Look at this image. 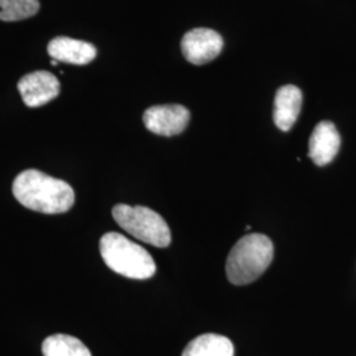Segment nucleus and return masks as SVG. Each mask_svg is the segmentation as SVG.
<instances>
[{
  "mask_svg": "<svg viewBox=\"0 0 356 356\" xmlns=\"http://www.w3.org/2000/svg\"><path fill=\"white\" fill-rule=\"evenodd\" d=\"M184 57L194 65H204L216 60L223 49V38L209 28L189 31L181 41Z\"/></svg>",
  "mask_w": 356,
  "mask_h": 356,
  "instance_id": "obj_6",
  "label": "nucleus"
},
{
  "mask_svg": "<svg viewBox=\"0 0 356 356\" xmlns=\"http://www.w3.org/2000/svg\"><path fill=\"white\" fill-rule=\"evenodd\" d=\"M273 243L263 234L243 236L229 251L226 261L227 279L234 285H247L257 280L273 260Z\"/></svg>",
  "mask_w": 356,
  "mask_h": 356,
  "instance_id": "obj_2",
  "label": "nucleus"
},
{
  "mask_svg": "<svg viewBox=\"0 0 356 356\" xmlns=\"http://www.w3.org/2000/svg\"><path fill=\"white\" fill-rule=\"evenodd\" d=\"M51 65H53V66H57L58 61H57V60H51Z\"/></svg>",
  "mask_w": 356,
  "mask_h": 356,
  "instance_id": "obj_14",
  "label": "nucleus"
},
{
  "mask_svg": "<svg viewBox=\"0 0 356 356\" xmlns=\"http://www.w3.org/2000/svg\"><path fill=\"white\" fill-rule=\"evenodd\" d=\"M302 106V91L297 86L286 85L277 90L275 97L273 120L279 129L286 132L294 126Z\"/></svg>",
  "mask_w": 356,
  "mask_h": 356,
  "instance_id": "obj_10",
  "label": "nucleus"
},
{
  "mask_svg": "<svg viewBox=\"0 0 356 356\" xmlns=\"http://www.w3.org/2000/svg\"><path fill=\"white\" fill-rule=\"evenodd\" d=\"M113 216L122 229L141 242L160 248H165L172 242L165 219L149 207L116 204Z\"/></svg>",
  "mask_w": 356,
  "mask_h": 356,
  "instance_id": "obj_4",
  "label": "nucleus"
},
{
  "mask_svg": "<svg viewBox=\"0 0 356 356\" xmlns=\"http://www.w3.org/2000/svg\"><path fill=\"white\" fill-rule=\"evenodd\" d=\"M13 193L24 207L42 214H63L76 201L74 191L67 182L36 169L24 170L15 178Z\"/></svg>",
  "mask_w": 356,
  "mask_h": 356,
  "instance_id": "obj_1",
  "label": "nucleus"
},
{
  "mask_svg": "<svg viewBox=\"0 0 356 356\" xmlns=\"http://www.w3.org/2000/svg\"><path fill=\"white\" fill-rule=\"evenodd\" d=\"M99 250L106 266L128 279L147 280L156 272V263L149 252L122 234H104Z\"/></svg>",
  "mask_w": 356,
  "mask_h": 356,
  "instance_id": "obj_3",
  "label": "nucleus"
},
{
  "mask_svg": "<svg viewBox=\"0 0 356 356\" xmlns=\"http://www.w3.org/2000/svg\"><path fill=\"white\" fill-rule=\"evenodd\" d=\"M48 53L51 60L73 65H88L97 57V48L88 41L76 38H53L48 44Z\"/></svg>",
  "mask_w": 356,
  "mask_h": 356,
  "instance_id": "obj_9",
  "label": "nucleus"
},
{
  "mask_svg": "<svg viewBox=\"0 0 356 356\" xmlns=\"http://www.w3.org/2000/svg\"><path fill=\"white\" fill-rule=\"evenodd\" d=\"M40 10L38 0H0V20L19 22L32 17Z\"/></svg>",
  "mask_w": 356,
  "mask_h": 356,
  "instance_id": "obj_13",
  "label": "nucleus"
},
{
  "mask_svg": "<svg viewBox=\"0 0 356 356\" xmlns=\"http://www.w3.org/2000/svg\"><path fill=\"white\" fill-rule=\"evenodd\" d=\"M182 356H235V350L227 337L204 334L186 346Z\"/></svg>",
  "mask_w": 356,
  "mask_h": 356,
  "instance_id": "obj_11",
  "label": "nucleus"
},
{
  "mask_svg": "<svg viewBox=\"0 0 356 356\" xmlns=\"http://www.w3.org/2000/svg\"><path fill=\"white\" fill-rule=\"evenodd\" d=\"M17 89L28 107H41L58 97L61 85L57 76L45 70H38L23 76Z\"/></svg>",
  "mask_w": 356,
  "mask_h": 356,
  "instance_id": "obj_7",
  "label": "nucleus"
},
{
  "mask_svg": "<svg viewBox=\"0 0 356 356\" xmlns=\"http://www.w3.org/2000/svg\"><path fill=\"white\" fill-rule=\"evenodd\" d=\"M148 131L160 136H176L185 131L191 122V113L181 104H161L149 107L143 115Z\"/></svg>",
  "mask_w": 356,
  "mask_h": 356,
  "instance_id": "obj_5",
  "label": "nucleus"
},
{
  "mask_svg": "<svg viewBox=\"0 0 356 356\" xmlns=\"http://www.w3.org/2000/svg\"><path fill=\"white\" fill-rule=\"evenodd\" d=\"M44 356H91L89 348L76 337L56 334L42 343Z\"/></svg>",
  "mask_w": 356,
  "mask_h": 356,
  "instance_id": "obj_12",
  "label": "nucleus"
},
{
  "mask_svg": "<svg viewBox=\"0 0 356 356\" xmlns=\"http://www.w3.org/2000/svg\"><path fill=\"white\" fill-rule=\"evenodd\" d=\"M341 136L334 123H318L309 140V156L316 165L325 166L330 164L339 152Z\"/></svg>",
  "mask_w": 356,
  "mask_h": 356,
  "instance_id": "obj_8",
  "label": "nucleus"
}]
</instances>
